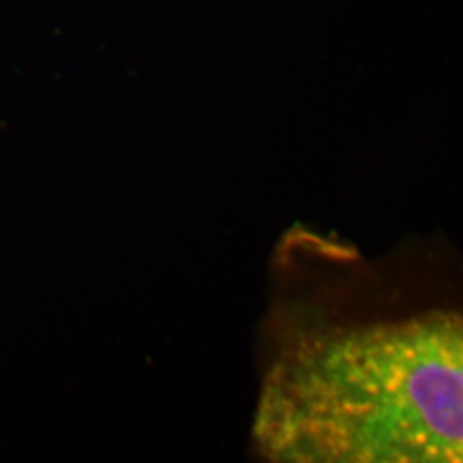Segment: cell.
<instances>
[{"label":"cell","mask_w":463,"mask_h":463,"mask_svg":"<svg viewBox=\"0 0 463 463\" xmlns=\"http://www.w3.org/2000/svg\"><path fill=\"white\" fill-rule=\"evenodd\" d=\"M253 436L281 463H459V314L303 335L266 373Z\"/></svg>","instance_id":"6da1fadb"}]
</instances>
